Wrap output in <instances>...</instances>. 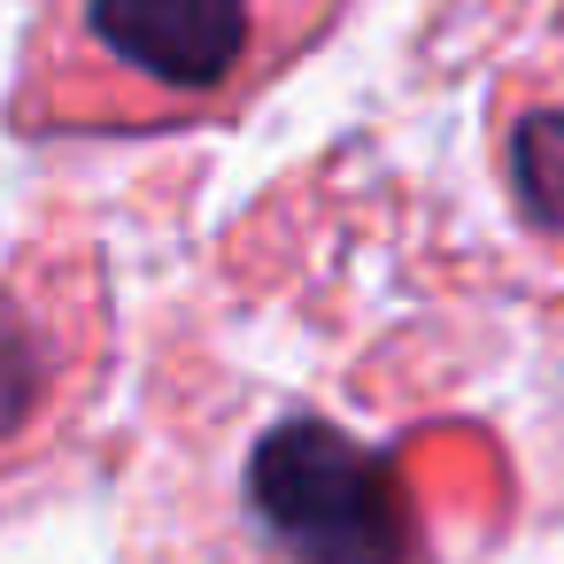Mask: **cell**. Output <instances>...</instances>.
<instances>
[{"mask_svg":"<svg viewBox=\"0 0 564 564\" xmlns=\"http://www.w3.org/2000/svg\"><path fill=\"white\" fill-rule=\"evenodd\" d=\"M340 0H55L24 117L63 132H178L248 109Z\"/></svg>","mask_w":564,"mask_h":564,"instance_id":"6da1fadb","label":"cell"},{"mask_svg":"<svg viewBox=\"0 0 564 564\" xmlns=\"http://www.w3.org/2000/svg\"><path fill=\"white\" fill-rule=\"evenodd\" d=\"M248 510L286 564H425L402 471L325 417H286L256 441Z\"/></svg>","mask_w":564,"mask_h":564,"instance_id":"7a4b0ae2","label":"cell"},{"mask_svg":"<svg viewBox=\"0 0 564 564\" xmlns=\"http://www.w3.org/2000/svg\"><path fill=\"white\" fill-rule=\"evenodd\" d=\"M495 163L518 225L564 263V78H518V94H502Z\"/></svg>","mask_w":564,"mask_h":564,"instance_id":"3957f363","label":"cell"},{"mask_svg":"<svg viewBox=\"0 0 564 564\" xmlns=\"http://www.w3.org/2000/svg\"><path fill=\"white\" fill-rule=\"evenodd\" d=\"M32 402H40V348L24 340V325H0V433H17Z\"/></svg>","mask_w":564,"mask_h":564,"instance_id":"277c9868","label":"cell"}]
</instances>
